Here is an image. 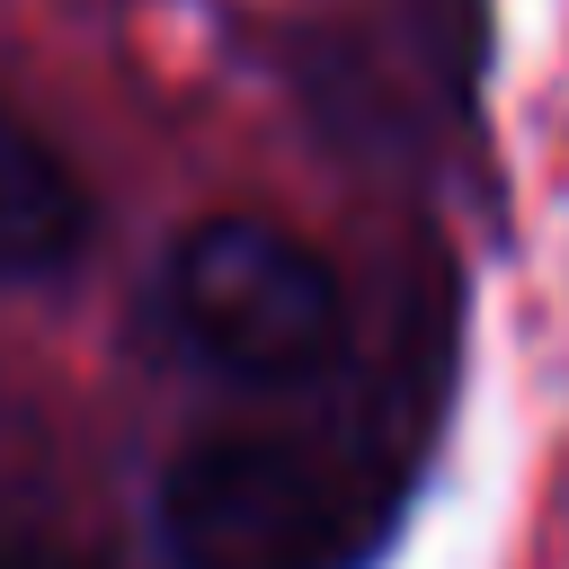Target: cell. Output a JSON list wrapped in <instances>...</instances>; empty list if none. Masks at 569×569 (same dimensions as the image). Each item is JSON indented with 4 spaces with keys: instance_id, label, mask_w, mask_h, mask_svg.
Returning <instances> with one entry per match:
<instances>
[{
    "instance_id": "cell-3",
    "label": "cell",
    "mask_w": 569,
    "mask_h": 569,
    "mask_svg": "<svg viewBox=\"0 0 569 569\" xmlns=\"http://www.w3.org/2000/svg\"><path fill=\"white\" fill-rule=\"evenodd\" d=\"M80 240H89L80 178L62 169V151L18 107H0V284L62 276L80 258Z\"/></svg>"
},
{
    "instance_id": "cell-2",
    "label": "cell",
    "mask_w": 569,
    "mask_h": 569,
    "mask_svg": "<svg viewBox=\"0 0 569 569\" xmlns=\"http://www.w3.org/2000/svg\"><path fill=\"white\" fill-rule=\"evenodd\" d=\"M160 338L222 382H311L347 356V284L311 240L222 213L169 249Z\"/></svg>"
},
{
    "instance_id": "cell-1",
    "label": "cell",
    "mask_w": 569,
    "mask_h": 569,
    "mask_svg": "<svg viewBox=\"0 0 569 569\" xmlns=\"http://www.w3.org/2000/svg\"><path fill=\"white\" fill-rule=\"evenodd\" d=\"M391 445L204 436L160 480L178 569H365L391 525Z\"/></svg>"
}]
</instances>
